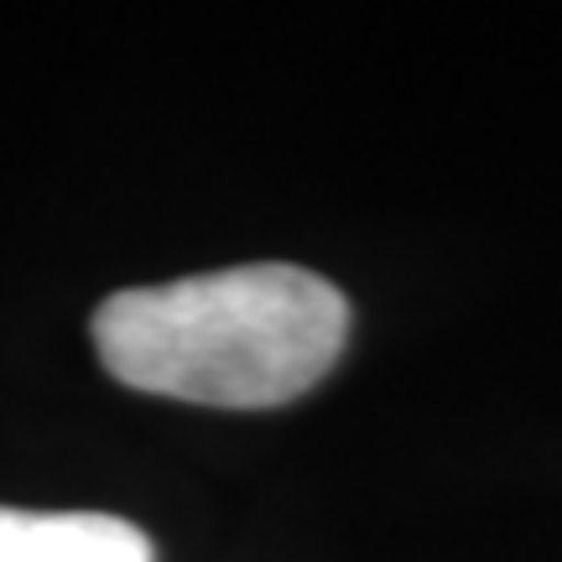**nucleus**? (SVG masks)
<instances>
[{
  "instance_id": "f257e3e1",
  "label": "nucleus",
  "mask_w": 562,
  "mask_h": 562,
  "mask_svg": "<svg viewBox=\"0 0 562 562\" xmlns=\"http://www.w3.org/2000/svg\"><path fill=\"white\" fill-rule=\"evenodd\" d=\"M89 334L131 391L261 412L297 402L339 364L349 302L307 266L261 261L125 286L94 307Z\"/></svg>"
},
{
  "instance_id": "f03ea898",
  "label": "nucleus",
  "mask_w": 562,
  "mask_h": 562,
  "mask_svg": "<svg viewBox=\"0 0 562 562\" xmlns=\"http://www.w3.org/2000/svg\"><path fill=\"white\" fill-rule=\"evenodd\" d=\"M0 562H157V552L121 516L0 505Z\"/></svg>"
}]
</instances>
